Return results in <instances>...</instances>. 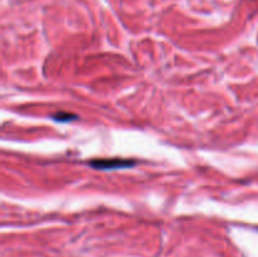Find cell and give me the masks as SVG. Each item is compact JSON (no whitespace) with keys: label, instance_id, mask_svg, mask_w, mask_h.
<instances>
[{"label":"cell","instance_id":"6da1fadb","mask_svg":"<svg viewBox=\"0 0 258 257\" xmlns=\"http://www.w3.org/2000/svg\"><path fill=\"white\" fill-rule=\"evenodd\" d=\"M91 165L96 169H117V168H127V166L135 165V161L125 160V159H97V160L91 161Z\"/></svg>","mask_w":258,"mask_h":257}]
</instances>
